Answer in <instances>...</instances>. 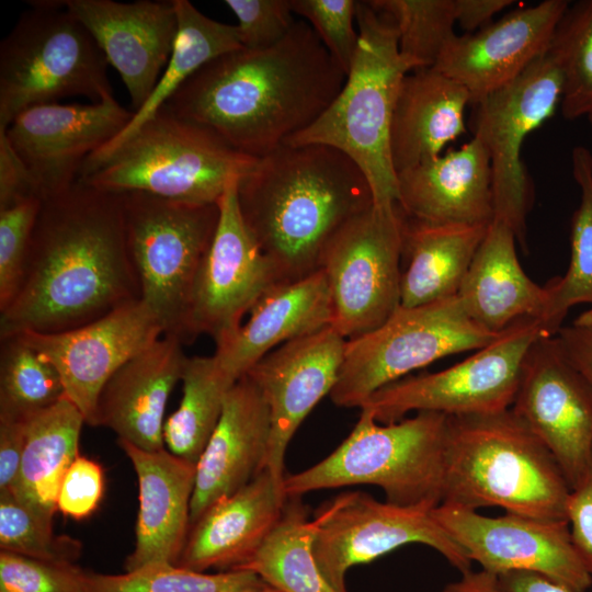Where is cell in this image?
I'll list each match as a JSON object with an SVG mask.
<instances>
[{"label": "cell", "mask_w": 592, "mask_h": 592, "mask_svg": "<svg viewBox=\"0 0 592 592\" xmlns=\"http://www.w3.org/2000/svg\"><path fill=\"white\" fill-rule=\"evenodd\" d=\"M139 299L121 194L78 180L42 202L0 338L69 331Z\"/></svg>", "instance_id": "6da1fadb"}, {"label": "cell", "mask_w": 592, "mask_h": 592, "mask_svg": "<svg viewBox=\"0 0 592 592\" xmlns=\"http://www.w3.org/2000/svg\"><path fill=\"white\" fill-rule=\"evenodd\" d=\"M345 79L312 27L298 21L272 46L207 62L163 106L259 159L310 126Z\"/></svg>", "instance_id": "7a4b0ae2"}, {"label": "cell", "mask_w": 592, "mask_h": 592, "mask_svg": "<svg viewBox=\"0 0 592 592\" xmlns=\"http://www.w3.org/2000/svg\"><path fill=\"white\" fill-rule=\"evenodd\" d=\"M238 204L280 282L320 270L326 247L373 204L369 183L342 151L326 145H282L238 181Z\"/></svg>", "instance_id": "3957f363"}, {"label": "cell", "mask_w": 592, "mask_h": 592, "mask_svg": "<svg viewBox=\"0 0 592 592\" xmlns=\"http://www.w3.org/2000/svg\"><path fill=\"white\" fill-rule=\"evenodd\" d=\"M570 491L551 453L511 409L448 417L441 503L567 521Z\"/></svg>", "instance_id": "277c9868"}, {"label": "cell", "mask_w": 592, "mask_h": 592, "mask_svg": "<svg viewBox=\"0 0 592 592\" xmlns=\"http://www.w3.org/2000/svg\"><path fill=\"white\" fill-rule=\"evenodd\" d=\"M358 46L345 82L329 107L284 144H320L346 155L367 179L374 204L398 201L390 153L392 116L403 78L412 71L401 56L392 20L368 1H357Z\"/></svg>", "instance_id": "5b68a950"}, {"label": "cell", "mask_w": 592, "mask_h": 592, "mask_svg": "<svg viewBox=\"0 0 592 592\" xmlns=\"http://www.w3.org/2000/svg\"><path fill=\"white\" fill-rule=\"evenodd\" d=\"M448 417L421 411L379 423L361 411L349 436L326 458L285 475L288 498L357 485L379 487L386 501L402 506L435 508L443 499Z\"/></svg>", "instance_id": "8992f818"}, {"label": "cell", "mask_w": 592, "mask_h": 592, "mask_svg": "<svg viewBox=\"0 0 592 592\" xmlns=\"http://www.w3.org/2000/svg\"><path fill=\"white\" fill-rule=\"evenodd\" d=\"M257 162L258 158L162 106L78 180L107 192L141 191L179 202L215 204L229 180L243 177Z\"/></svg>", "instance_id": "52a82bcc"}, {"label": "cell", "mask_w": 592, "mask_h": 592, "mask_svg": "<svg viewBox=\"0 0 592 592\" xmlns=\"http://www.w3.org/2000/svg\"><path fill=\"white\" fill-rule=\"evenodd\" d=\"M30 3L0 44V129L32 106L114 98L107 59L88 30L57 0Z\"/></svg>", "instance_id": "ba28073f"}, {"label": "cell", "mask_w": 592, "mask_h": 592, "mask_svg": "<svg viewBox=\"0 0 592 592\" xmlns=\"http://www.w3.org/2000/svg\"><path fill=\"white\" fill-rule=\"evenodd\" d=\"M119 194L140 300L158 319L163 337L191 343L193 287L217 228L218 204L179 202L141 191Z\"/></svg>", "instance_id": "9c48e42d"}, {"label": "cell", "mask_w": 592, "mask_h": 592, "mask_svg": "<svg viewBox=\"0 0 592 592\" xmlns=\"http://www.w3.org/2000/svg\"><path fill=\"white\" fill-rule=\"evenodd\" d=\"M500 333L474 322L457 295L418 307H399L375 330L346 340L329 396L339 407L361 408L375 391L410 372L452 354L480 350Z\"/></svg>", "instance_id": "30bf717a"}, {"label": "cell", "mask_w": 592, "mask_h": 592, "mask_svg": "<svg viewBox=\"0 0 592 592\" xmlns=\"http://www.w3.org/2000/svg\"><path fill=\"white\" fill-rule=\"evenodd\" d=\"M543 334L536 319H519L470 357L440 372L394 382L375 391L360 409L379 423L399 421L410 411L464 417L508 410L524 357Z\"/></svg>", "instance_id": "8fae6325"}, {"label": "cell", "mask_w": 592, "mask_h": 592, "mask_svg": "<svg viewBox=\"0 0 592 592\" xmlns=\"http://www.w3.org/2000/svg\"><path fill=\"white\" fill-rule=\"evenodd\" d=\"M403 225L398 203L373 204L325 249L320 269L331 296V327L346 340L375 330L400 307Z\"/></svg>", "instance_id": "7c38bea8"}, {"label": "cell", "mask_w": 592, "mask_h": 592, "mask_svg": "<svg viewBox=\"0 0 592 592\" xmlns=\"http://www.w3.org/2000/svg\"><path fill=\"white\" fill-rule=\"evenodd\" d=\"M562 83L561 69L548 49L516 79L473 104L470 128L490 158L493 219L506 224L523 249L533 198L521 149L526 137L554 115Z\"/></svg>", "instance_id": "4fadbf2b"}, {"label": "cell", "mask_w": 592, "mask_h": 592, "mask_svg": "<svg viewBox=\"0 0 592 592\" xmlns=\"http://www.w3.org/2000/svg\"><path fill=\"white\" fill-rule=\"evenodd\" d=\"M432 509L382 502L362 491L342 492L316 511L314 557L339 592H348L351 568L409 544L433 548L459 573L470 570L473 562L436 522Z\"/></svg>", "instance_id": "5bb4252c"}, {"label": "cell", "mask_w": 592, "mask_h": 592, "mask_svg": "<svg viewBox=\"0 0 592 592\" xmlns=\"http://www.w3.org/2000/svg\"><path fill=\"white\" fill-rule=\"evenodd\" d=\"M432 514L481 570L497 577L511 571L535 572L571 592H587L592 585L568 521L506 512L487 516L445 503L433 508Z\"/></svg>", "instance_id": "9a60e30c"}, {"label": "cell", "mask_w": 592, "mask_h": 592, "mask_svg": "<svg viewBox=\"0 0 592 592\" xmlns=\"http://www.w3.org/2000/svg\"><path fill=\"white\" fill-rule=\"evenodd\" d=\"M239 179L229 180L217 202V228L198 269L192 294V333L194 338L210 335L216 346L226 343L255 303L281 283L240 213Z\"/></svg>", "instance_id": "2e32d148"}, {"label": "cell", "mask_w": 592, "mask_h": 592, "mask_svg": "<svg viewBox=\"0 0 592 592\" xmlns=\"http://www.w3.org/2000/svg\"><path fill=\"white\" fill-rule=\"evenodd\" d=\"M545 444L570 488L592 464V389L555 335L528 349L510 408Z\"/></svg>", "instance_id": "e0dca14e"}, {"label": "cell", "mask_w": 592, "mask_h": 592, "mask_svg": "<svg viewBox=\"0 0 592 592\" xmlns=\"http://www.w3.org/2000/svg\"><path fill=\"white\" fill-rule=\"evenodd\" d=\"M133 115L114 98L90 104L48 103L23 111L2 130L45 200L73 185L84 161L115 138Z\"/></svg>", "instance_id": "ac0fdd59"}, {"label": "cell", "mask_w": 592, "mask_h": 592, "mask_svg": "<svg viewBox=\"0 0 592 592\" xmlns=\"http://www.w3.org/2000/svg\"><path fill=\"white\" fill-rule=\"evenodd\" d=\"M19 334L54 365L66 397L91 426L110 377L163 335L158 319L140 299L69 331Z\"/></svg>", "instance_id": "d6986e66"}, {"label": "cell", "mask_w": 592, "mask_h": 592, "mask_svg": "<svg viewBox=\"0 0 592 592\" xmlns=\"http://www.w3.org/2000/svg\"><path fill=\"white\" fill-rule=\"evenodd\" d=\"M345 343L330 326L280 345L244 374L269 407L271 436L264 469L274 477L285 478L291 440L316 405L332 391Z\"/></svg>", "instance_id": "ffe728a7"}, {"label": "cell", "mask_w": 592, "mask_h": 592, "mask_svg": "<svg viewBox=\"0 0 592 592\" xmlns=\"http://www.w3.org/2000/svg\"><path fill=\"white\" fill-rule=\"evenodd\" d=\"M91 34L138 111L152 93L177 39L174 1L57 0Z\"/></svg>", "instance_id": "44dd1931"}, {"label": "cell", "mask_w": 592, "mask_h": 592, "mask_svg": "<svg viewBox=\"0 0 592 592\" xmlns=\"http://www.w3.org/2000/svg\"><path fill=\"white\" fill-rule=\"evenodd\" d=\"M568 7L566 0H545L475 33L456 35L433 68L459 82L475 104L516 79L549 49Z\"/></svg>", "instance_id": "7402d4cb"}, {"label": "cell", "mask_w": 592, "mask_h": 592, "mask_svg": "<svg viewBox=\"0 0 592 592\" xmlns=\"http://www.w3.org/2000/svg\"><path fill=\"white\" fill-rule=\"evenodd\" d=\"M284 479L263 469L232 494L213 503L190 527L177 566L206 572L237 570L278 524L288 501Z\"/></svg>", "instance_id": "603a6c76"}, {"label": "cell", "mask_w": 592, "mask_h": 592, "mask_svg": "<svg viewBox=\"0 0 592 592\" xmlns=\"http://www.w3.org/2000/svg\"><path fill=\"white\" fill-rule=\"evenodd\" d=\"M271 436L269 407L243 375L228 391L220 419L196 463L191 525L216 501L264 469Z\"/></svg>", "instance_id": "cb8c5ba5"}, {"label": "cell", "mask_w": 592, "mask_h": 592, "mask_svg": "<svg viewBox=\"0 0 592 592\" xmlns=\"http://www.w3.org/2000/svg\"><path fill=\"white\" fill-rule=\"evenodd\" d=\"M117 444L136 473L139 500L135 545L125 570L151 562L177 565L191 527L196 463L166 447L149 452L119 439Z\"/></svg>", "instance_id": "d4e9b609"}, {"label": "cell", "mask_w": 592, "mask_h": 592, "mask_svg": "<svg viewBox=\"0 0 592 592\" xmlns=\"http://www.w3.org/2000/svg\"><path fill=\"white\" fill-rule=\"evenodd\" d=\"M186 360L182 342L163 335L128 360L100 392L95 426L145 451L164 448V410Z\"/></svg>", "instance_id": "484cf974"}, {"label": "cell", "mask_w": 592, "mask_h": 592, "mask_svg": "<svg viewBox=\"0 0 592 592\" xmlns=\"http://www.w3.org/2000/svg\"><path fill=\"white\" fill-rule=\"evenodd\" d=\"M398 205L431 224L489 225L494 217L489 155L473 137L456 150L397 173Z\"/></svg>", "instance_id": "4316f807"}, {"label": "cell", "mask_w": 592, "mask_h": 592, "mask_svg": "<svg viewBox=\"0 0 592 592\" xmlns=\"http://www.w3.org/2000/svg\"><path fill=\"white\" fill-rule=\"evenodd\" d=\"M332 319L330 291L320 269L267 291L250 310L248 321L216 346L214 356L238 380L275 346L330 327Z\"/></svg>", "instance_id": "83f0119b"}, {"label": "cell", "mask_w": 592, "mask_h": 592, "mask_svg": "<svg viewBox=\"0 0 592 592\" xmlns=\"http://www.w3.org/2000/svg\"><path fill=\"white\" fill-rule=\"evenodd\" d=\"M516 242L514 231L493 219L457 293L470 319L493 333L522 318L538 321L546 305V288L523 271Z\"/></svg>", "instance_id": "f1b7e54d"}, {"label": "cell", "mask_w": 592, "mask_h": 592, "mask_svg": "<svg viewBox=\"0 0 592 592\" xmlns=\"http://www.w3.org/2000/svg\"><path fill=\"white\" fill-rule=\"evenodd\" d=\"M468 103V91L436 69L409 72L399 90L390 129L396 173L439 157L448 143L464 134Z\"/></svg>", "instance_id": "f546056e"}, {"label": "cell", "mask_w": 592, "mask_h": 592, "mask_svg": "<svg viewBox=\"0 0 592 592\" xmlns=\"http://www.w3.org/2000/svg\"><path fill=\"white\" fill-rule=\"evenodd\" d=\"M489 225L431 224L405 215L400 307L456 296Z\"/></svg>", "instance_id": "4dcf8cb0"}, {"label": "cell", "mask_w": 592, "mask_h": 592, "mask_svg": "<svg viewBox=\"0 0 592 592\" xmlns=\"http://www.w3.org/2000/svg\"><path fill=\"white\" fill-rule=\"evenodd\" d=\"M84 423L82 413L66 395L30 418L19 474L9 492L34 511L53 519L64 475L79 455Z\"/></svg>", "instance_id": "1f68e13d"}, {"label": "cell", "mask_w": 592, "mask_h": 592, "mask_svg": "<svg viewBox=\"0 0 592 592\" xmlns=\"http://www.w3.org/2000/svg\"><path fill=\"white\" fill-rule=\"evenodd\" d=\"M173 1L179 31L171 57L152 93L145 104L134 112L127 126L84 161L80 174L99 164L126 141L204 65L220 55L242 48L236 25L206 16L187 0Z\"/></svg>", "instance_id": "d6a6232c"}, {"label": "cell", "mask_w": 592, "mask_h": 592, "mask_svg": "<svg viewBox=\"0 0 592 592\" xmlns=\"http://www.w3.org/2000/svg\"><path fill=\"white\" fill-rule=\"evenodd\" d=\"M316 532L307 505L288 498L283 515L259 550L237 570L258 574L285 592H339L322 574L312 554Z\"/></svg>", "instance_id": "836d02e7"}, {"label": "cell", "mask_w": 592, "mask_h": 592, "mask_svg": "<svg viewBox=\"0 0 592 592\" xmlns=\"http://www.w3.org/2000/svg\"><path fill=\"white\" fill-rule=\"evenodd\" d=\"M179 408L166 420L163 441L172 454L197 463L224 408L228 391L237 383L216 357H187Z\"/></svg>", "instance_id": "e575fe53"}, {"label": "cell", "mask_w": 592, "mask_h": 592, "mask_svg": "<svg viewBox=\"0 0 592 592\" xmlns=\"http://www.w3.org/2000/svg\"><path fill=\"white\" fill-rule=\"evenodd\" d=\"M571 162L581 198L570 223L567 272L545 285L547 300L538 325L550 337L559 331L570 308L583 303L592 305V153L584 146H576Z\"/></svg>", "instance_id": "d590c367"}, {"label": "cell", "mask_w": 592, "mask_h": 592, "mask_svg": "<svg viewBox=\"0 0 592 592\" xmlns=\"http://www.w3.org/2000/svg\"><path fill=\"white\" fill-rule=\"evenodd\" d=\"M0 339V418L29 420L65 396L57 369L21 334Z\"/></svg>", "instance_id": "8d00e7d4"}, {"label": "cell", "mask_w": 592, "mask_h": 592, "mask_svg": "<svg viewBox=\"0 0 592 592\" xmlns=\"http://www.w3.org/2000/svg\"><path fill=\"white\" fill-rule=\"evenodd\" d=\"M262 582L248 570L207 573L151 562L119 574L87 570L86 592H251Z\"/></svg>", "instance_id": "74e56055"}, {"label": "cell", "mask_w": 592, "mask_h": 592, "mask_svg": "<svg viewBox=\"0 0 592 592\" xmlns=\"http://www.w3.org/2000/svg\"><path fill=\"white\" fill-rule=\"evenodd\" d=\"M387 14L398 31L401 56L412 71L433 68L456 36L454 0H369Z\"/></svg>", "instance_id": "f35d334b"}, {"label": "cell", "mask_w": 592, "mask_h": 592, "mask_svg": "<svg viewBox=\"0 0 592 592\" xmlns=\"http://www.w3.org/2000/svg\"><path fill=\"white\" fill-rule=\"evenodd\" d=\"M563 78L560 111L572 121L592 115V0L569 4L551 41Z\"/></svg>", "instance_id": "ab89813d"}, {"label": "cell", "mask_w": 592, "mask_h": 592, "mask_svg": "<svg viewBox=\"0 0 592 592\" xmlns=\"http://www.w3.org/2000/svg\"><path fill=\"white\" fill-rule=\"evenodd\" d=\"M0 550L26 557L76 563L82 544L53 531V519L31 509L12 492L0 493Z\"/></svg>", "instance_id": "60d3db41"}, {"label": "cell", "mask_w": 592, "mask_h": 592, "mask_svg": "<svg viewBox=\"0 0 592 592\" xmlns=\"http://www.w3.org/2000/svg\"><path fill=\"white\" fill-rule=\"evenodd\" d=\"M42 202L29 198L0 209V312L10 306L20 289Z\"/></svg>", "instance_id": "b9f144b4"}, {"label": "cell", "mask_w": 592, "mask_h": 592, "mask_svg": "<svg viewBox=\"0 0 592 592\" xmlns=\"http://www.w3.org/2000/svg\"><path fill=\"white\" fill-rule=\"evenodd\" d=\"M292 11L312 27L334 61L348 75L358 46L354 27L357 1L289 0Z\"/></svg>", "instance_id": "7bdbcfd3"}, {"label": "cell", "mask_w": 592, "mask_h": 592, "mask_svg": "<svg viewBox=\"0 0 592 592\" xmlns=\"http://www.w3.org/2000/svg\"><path fill=\"white\" fill-rule=\"evenodd\" d=\"M87 570L0 550V592H86Z\"/></svg>", "instance_id": "ee69618b"}, {"label": "cell", "mask_w": 592, "mask_h": 592, "mask_svg": "<svg viewBox=\"0 0 592 592\" xmlns=\"http://www.w3.org/2000/svg\"><path fill=\"white\" fill-rule=\"evenodd\" d=\"M238 20L243 48L259 49L283 39L295 24L289 0H226Z\"/></svg>", "instance_id": "f6af8a7d"}, {"label": "cell", "mask_w": 592, "mask_h": 592, "mask_svg": "<svg viewBox=\"0 0 592 592\" xmlns=\"http://www.w3.org/2000/svg\"><path fill=\"white\" fill-rule=\"evenodd\" d=\"M104 492V474L95 460L78 455L61 480L56 509L65 516L83 520L99 506Z\"/></svg>", "instance_id": "bcb514c9"}, {"label": "cell", "mask_w": 592, "mask_h": 592, "mask_svg": "<svg viewBox=\"0 0 592 592\" xmlns=\"http://www.w3.org/2000/svg\"><path fill=\"white\" fill-rule=\"evenodd\" d=\"M567 521L576 551L592 577V464L571 488L567 503Z\"/></svg>", "instance_id": "7dc6e473"}, {"label": "cell", "mask_w": 592, "mask_h": 592, "mask_svg": "<svg viewBox=\"0 0 592 592\" xmlns=\"http://www.w3.org/2000/svg\"><path fill=\"white\" fill-rule=\"evenodd\" d=\"M29 198L43 201L30 170L0 129V209Z\"/></svg>", "instance_id": "c3c4849f"}, {"label": "cell", "mask_w": 592, "mask_h": 592, "mask_svg": "<svg viewBox=\"0 0 592 592\" xmlns=\"http://www.w3.org/2000/svg\"><path fill=\"white\" fill-rule=\"evenodd\" d=\"M558 345L592 389V309L555 334Z\"/></svg>", "instance_id": "681fc988"}, {"label": "cell", "mask_w": 592, "mask_h": 592, "mask_svg": "<svg viewBox=\"0 0 592 592\" xmlns=\"http://www.w3.org/2000/svg\"><path fill=\"white\" fill-rule=\"evenodd\" d=\"M26 421L0 418V492L16 480L25 445Z\"/></svg>", "instance_id": "f907efd6"}, {"label": "cell", "mask_w": 592, "mask_h": 592, "mask_svg": "<svg viewBox=\"0 0 592 592\" xmlns=\"http://www.w3.org/2000/svg\"><path fill=\"white\" fill-rule=\"evenodd\" d=\"M512 0H454L456 23L466 34L491 23V19L513 4Z\"/></svg>", "instance_id": "816d5d0a"}, {"label": "cell", "mask_w": 592, "mask_h": 592, "mask_svg": "<svg viewBox=\"0 0 592 592\" xmlns=\"http://www.w3.org/2000/svg\"><path fill=\"white\" fill-rule=\"evenodd\" d=\"M497 578L502 592H571L547 578L530 571H511Z\"/></svg>", "instance_id": "f5cc1de1"}, {"label": "cell", "mask_w": 592, "mask_h": 592, "mask_svg": "<svg viewBox=\"0 0 592 592\" xmlns=\"http://www.w3.org/2000/svg\"><path fill=\"white\" fill-rule=\"evenodd\" d=\"M441 592H502L497 576L485 570L473 569L460 573V577L444 585Z\"/></svg>", "instance_id": "db71d44e"}, {"label": "cell", "mask_w": 592, "mask_h": 592, "mask_svg": "<svg viewBox=\"0 0 592 592\" xmlns=\"http://www.w3.org/2000/svg\"><path fill=\"white\" fill-rule=\"evenodd\" d=\"M251 592H285V591L263 580V582L255 590Z\"/></svg>", "instance_id": "11a10c76"}, {"label": "cell", "mask_w": 592, "mask_h": 592, "mask_svg": "<svg viewBox=\"0 0 592 592\" xmlns=\"http://www.w3.org/2000/svg\"><path fill=\"white\" fill-rule=\"evenodd\" d=\"M590 123L592 124V115L588 117Z\"/></svg>", "instance_id": "9f6ffc18"}]
</instances>
